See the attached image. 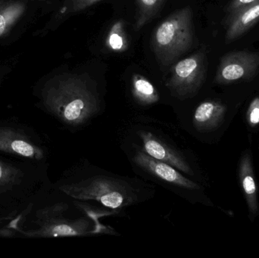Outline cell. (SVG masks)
<instances>
[{
  "mask_svg": "<svg viewBox=\"0 0 259 258\" xmlns=\"http://www.w3.org/2000/svg\"><path fill=\"white\" fill-rule=\"evenodd\" d=\"M138 15L136 27L140 28L157 13L165 0H137Z\"/></svg>",
  "mask_w": 259,
  "mask_h": 258,
  "instance_id": "cell-14",
  "label": "cell"
},
{
  "mask_svg": "<svg viewBox=\"0 0 259 258\" xmlns=\"http://www.w3.org/2000/svg\"><path fill=\"white\" fill-rule=\"evenodd\" d=\"M258 3L259 0H231L227 6L226 21L234 16L237 12Z\"/></svg>",
  "mask_w": 259,
  "mask_h": 258,
  "instance_id": "cell-15",
  "label": "cell"
},
{
  "mask_svg": "<svg viewBox=\"0 0 259 258\" xmlns=\"http://www.w3.org/2000/svg\"><path fill=\"white\" fill-rule=\"evenodd\" d=\"M101 0H71V12H77Z\"/></svg>",
  "mask_w": 259,
  "mask_h": 258,
  "instance_id": "cell-19",
  "label": "cell"
},
{
  "mask_svg": "<svg viewBox=\"0 0 259 258\" xmlns=\"http://www.w3.org/2000/svg\"><path fill=\"white\" fill-rule=\"evenodd\" d=\"M246 118L251 127H255L259 124V96L255 97L249 105Z\"/></svg>",
  "mask_w": 259,
  "mask_h": 258,
  "instance_id": "cell-16",
  "label": "cell"
},
{
  "mask_svg": "<svg viewBox=\"0 0 259 258\" xmlns=\"http://www.w3.org/2000/svg\"><path fill=\"white\" fill-rule=\"evenodd\" d=\"M227 107L220 101H202L195 110L193 123L199 131H210L218 128L225 119Z\"/></svg>",
  "mask_w": 259,
  "mask_h": 258,
  "instance_id": "cell-8",
  "label": "cell"
},
{
  "mask_svg": "<svg viewBox=\"0 0 259 258\" xmlns=\"http://www.w3.org/2000/svg\"><path fill=\"white\" fill-rule=\"evenodd\" d=\"M59 188L74 199L93 201L115 212L143 202L155 193V188L146 182L88 165L77 167Z\"/></svg>",
  "mask_w": 259,
  "mask_h": 258,
  "instance_id": "cell-1",
  "label": "cell"
},
{
  "mask_svg": "<svg viewBox=\"0 0 259 258\" xmlns=\"http://www.w3.org/2000/svg\"><path fill=\"white\" fill-rule=\"evenodd\" d=\"M239 177L249 212L252 216H256L258 213L257 186L249 152L245 154L240 160Z\"/></svg>",
  "mask_w": 259,
  "mask_h": 258,
  "instance_id": "cell-10",
  "label": "cell"
},
{
  "mask_svg": "<svg viewBox=\"0 0 259 258\" xmlns=\"http://www.w3.org/2000/svg\"><path fill=\"white\" fill-rule=\"evenodd\" d=\"M259 53L234 51L222 56L216 71L214 82L228 85L249 81L258 74Z\"/></svg>",
  "mask_w": 259,
  "mask_h": 258,
  "instance_id": "cell-7",
  "label": "cell"
},
{
  "mask_svg": "<svg viewBox=\"0 0 259 258\" xmlns=\"http://www.w3.org/2000/svg\"><path fill=\"white\" fill-rule=\"evenodd\" d=\"M206 72V56L203 51H199L175 65L167 85L174 95L180 98H188L200 89Z\"/></svg>",
  "mask_w": 259,
  "mask_h": 258,
  "instance_id": "cell-6",
  "label": "cell"
},
{
  "mask_svg": "<svg viewBox=\"0 0 259 258\" xmlns=\"http://www.w3.org/2000/svg\"><path fill=\"white\" fill-rule=\"evenodd\" d=\"M132 93L140 106H152L159 101V95L153 85L143 77L134 76L132 82Z\"/></svg>",
  "mask_w": 259,
  "mask_h": 258,
  "instance_id": "cell-13",
  "label": "cell"
},
{
  "mask_svg": "<svg viewBox=\"0 0 259 258\" xmlns=\"http://www.w3.org/2000/svg\"><path fill=\"white\" fill-rule=\"evenodd\" d=\"M16 176L13 168L0 162V186L12 183Z\"/></svg>",
  "mask_w": 259,
  "mask_h": 258,
  "instance_id": "cell-17",
  "label": "cell"
},
{
  "mask_svg": "<svg viewBox=\"0 0 259 258\" xmlns=\"http://www.w3.org/2000/svg\"><path fill=\"white\" fill-rule=\"evenodd\" d=\"M42 99L47 109L66 125L81 127L101 111L97 92L75 76H60L44 88Z\"/></svg>",
  "mask_w": 259,
  "mask_h": 258,
  "instance_id": "cell-2",
  "label": "cell"
},
{
  "mask_svg": "<svg viewBox=\"0 0 259 258\" xmlns=\"http://www.w3.org/2000/svg\"><path fill=\"white\" fill-rule=\"evenodd\" d=\"M0 150L24 157L41 159L42 151L15 132L0 130Z\"/></svg>",
  "mask_w": 259,
  "mask_h": 258,
  "instance_id": "cell-11",
  "label": "cell"
},
{
  "mask_svg": "<svg viewBox=\"0 0 259 258\" xmlns=\"http://www.w3.org/2000/svg\"><path fill=\"white\" fill-rule=\"evenodd\" d=\"M129 145L138 148L150 157L165 162L186 175L194 176V171L184 150L167 134L156 127L134 124L129 130Z\"/></svg>",
  "mask_w": 259,
  "mask_h": 258,
  "instance_id": "cell-4",
  "label": "cell"
},
{
  "mask_svg": "<svg viewBox=\"0 0 259 258\" xmlns=\"http://www.w3.org/2000/svg\"><path fill=\"white\" fill-rule=\"evenodd\" d=\"M259 21V3L243 9L226 21L227 44L239 39Z\"/></svg>",
  "mask_w": 259,
  "mask_h": 258,
  "instance_id": "cell-9",
  "label": "cell"
},
{
  "mask_svg": "<svg viewBox=\"0 0 259 258\" xmlns=\"http://www.w3.org/2000/svg\"><path fill=\"white\" fill-rule=\"evenodd\" d=\"M25 3L21 0H10L0 3V36H4L22 16Z\"/></svg>",
  "mask_w": 259,
  "mask_h": 258,
  "instance_id": "cell-12",
  "label": "cell"
},
{
  "mask_svg": "<svg viewBox=\"0 0 259 258\" xmlns=\"http://www.w3.org/2000/svg\"><path fill=\"white\" fill-rule=\"evenodd\" d=\"M124 148L136 172L177 195L187 198L191 192L202 189L199 184L187 178L171 165L156 160L131 145H124Z\"/></svg>",
  "mask_w": 259,
  "mask_h": 258,
  "instance_id": "cell-5",
  "label": "cell"
},
{
  "mask_svg": "<svg viewBox=\"0 0 259 258\" xmlns=\"http://www.w3.org/2000/svg\"><path fill=\"white\" fill-rule=\"evenodd\" d=\"M109 42V45L114 50L122 49L123 46H124V42L122 36L116 32L111 33Z\"/></svg>",
  "mask_w": 259,
  "mask_h": 258,
  "instance_id": "cell-18",
  "label": "cell"
},
{
  "mask_svg": "<svg viewBox=\"0 0 259 258\" xmlns=\"http://www.w3.org/2000/svg\"><path fill=\"white\" fill-rule=\"evenodd\" d=\"M193 40V13L187 7L172 14L158 25L152 45L158 59L168 65L190 49Z\"/></svg>",
  "mask_w": 259,
  "mask_h": 258,
  "instance_id": "cell-3",
  "label": "cell"
}]
</instances>
